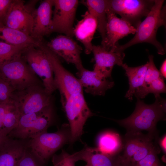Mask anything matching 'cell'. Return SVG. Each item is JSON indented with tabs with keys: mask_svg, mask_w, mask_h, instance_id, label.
Segmentation results:
<instances>
[{
	"mask_svg": "<svg viewBox=\"0 0 166 166\" xmlns=\"http://www.w3.org/2000/svg\"><path fill=\"white\" fill-rule=\"evenodd\" d=\"M155 97V102L151 105L146 104L137 98L132 114L125 119L115 121L125 128L127 132L146 131L149 133L157 132L156 125L158 122L165 120L166 100L160 96Z\"/></svg>",
	"mask_w": 166,
	"mask_h": 166,
	"instance_id": "obj_1",
	"label": "cell"
},
{
	"mask_svg": "<svg viewBox=\"0 0 166 166\" xmlns=\"http://www.w3.org/2000/svg\"><path fill=\"white\" fill-rule=\"evenodd\" d=\"M37 1L27 3L22 0H13L4 25L31 36L33 28V12Z\"/></svg>",
	"mask_w": 166,
	"mask_h": 166,
	"instance_id": "obj_12",
	"label": "cell"
},
{
	"mask_svg": "<svg viewBox=\"0 0 166 166\" xmlns=\"http://www.w3.org/2000/svg\"><path fill=\"white\" fill-rule=\"evenodd\" d=\"M26 140H10L0 150V166H17L28 148Z\"/></svg>",
	"mask_w": 166,
	"mask_h": 166,
	"instance_id": "obj_20",
	"label": "cell"
},
{
	"mask_svg": "<svg viewBox=\"0 0 166 166\" xmlns=\"http://www.w3.org/2000/svg\"><path fill=\"white\" fill-rule=\"evenodd\" d=\"M20 116L12 100L0 104V132L8 136L17 126Z\"/></svg>",
	"mask_w": 166,
	"mask_h": 166,
	"instance_id": "obj_22",
	"label": "cell"
},
{
	"mask_svg": "<svg viewBox=\"0 0 166 166\" xmlns=\"http://www.w3.org/2000/svg\"><path fill=\"white\" fill-rule=\"evenodd\" d=\"M77 71L78 78L87 93L93 95L103 96L106 91L114 85L113 81L109 80L93 70L87 69L83 66Z\"/></svg>",
	"mask_w": 166,
	"mask_h": 166,
	"instance_id": "obj_18",
	"label": "cell"
},
{
	"mask_svg": "<svg viewBox=\"0 0 166 166\" xmlns=\"http://www.w3.org/2000/svg\"><path fill=\"white\" fill-rule=\"evenodd\" d=\"M166 135H164L163 137L160 139H159L158 143L159 144L160 148L164 153L166 154Z\"/></svg>",
	"mask_w": 166,
	"mask_h": 166,
	"instance_id": "obj_37",
	"label": "cell"
},
{
	"mask_svg": "<svg viewBox=\"0 0 166 166\" xmlns=\"http://www.w3.org/2000/svg\"><path fill=\"white\" fill-rule=\"evenodd\" d=\"M148 65V62L144 65L136 67H129L126 63L123 64L121 66L125 70L129 84V89L125 97L130 101L132 100L136 90L143 84Z\"/></svg>",
	"mask_w": 166,
	"mask_h": 166,
	"instance_id": "obj_26",
	"label": "cell"
},
{
	"mask_svg": "<svg viewBox=\"0 0 166 166\" xmlns=\"http://www.w3.org/2000/svg\"><path fill=\"white\" fill-rule=\"evenodd\" d=\"M53 166H75L76 162L70 155L64 150L59 154L52 156Z\"/></svg>",
	"mask_w": 166,
	"mask_h": 166,
	"instance_id": "obj_30",
	"label": "cell"
},
{
	"mask_svg": "<svg viewBox=\"0 0 166 166\" xmlns=\"http://www.w3.org/2000/svg\"><path fill=\"white\" fill-rule=\"evenodd\" d=\"M160 150L153 151L136 163V166H164L160 161L157 155Z\"/></svg>",
	"mask_w": 166,
	"mask_h": 166,
	"instance_id": "obj_32",
	"label": "cell"
},
{
	"mask_svg": "<svg viewBox=\"0 0 166 166\" xmlns=\"http://www.w3.org/2000/svg\"><path fill=\"white\" fill-rule=\"evenodd\" d=\"M40 47L44 51L51 63L55 86L60 93L61 102L73 94L83 93V88L78 78L63 67L58 56L46 47L44 42Z\"/></svg>",
	"mask_w": 166,
	"mask_h": 166,
	"instance_id": "obj_8",
	"label": "cell"
},
{
	"mask_svg": "<svg viewBox=\"0 0 166 166\" xmlns=\"http://www.w3.org/2000/svg\"><path fill=\"white\" fill-rule=\"evenodd\" d=\"M166 85L164 78L161 76L145 87H140L136 90L134 94L137 98H144L149 93L154 94L155 97L160 96V94L165 93Z\"/></svg>",
	"mask_w": 166,
	"mask_h": 166,
	"instance_id": "obj_27",
	"label": "cell"
},
{
	"mask_svg": "<svg viewBox=\"0 0 166 166\" xmlns=\"http://www.w3.org/2000/svg\"><path fill=\"white\" fill-rule=\"evenodd\" d=\"M53 116L52 104L38 112L21 115L17 126L8 136L22 140L33 138L47 132Z\"/></svg>",
	"mask_w": 166,
	"mask_h": 166,
	"instance_id": "obj_4",
	"label": "cell"
},
{
	"mask_svg": "<svg viewBox=\"0 0 166 166\" xmlns=\"http://www.w3.org/2000/svg\"><path fill=\"white\" fill-rule=\"evenodd\" d=\"M0 41L14 45H27L39 47L42 42L18 30L0 25Z\"/></svg>",
	"mask_w": 166,
	"mask_h": 166,
	"instance_id": "obj_25",
	"label": "cell"
},
{
	"mask_svg": "<svg viewBox=\"0 0 166 166\" xmlns=\"http://www.w3.org/2000/svg\"><path fill=\"white\" fill-rule=\"evenodd\" d=\"M85 166H90V165L89 164H87Z\"/></svg>",
	"mask_w": 166,
	"mask_h": 166,
	"instance_id": "obj_39",
	"label": "cell"
},
{
	"mask_svg": "<svg viewBox=\"0 0 166 166\" xmlns=\"http://www.w3.org/2000/svg\"><path fill=\"white\" fill-rule=\"evenodd\" d=\"M149 61L145 73L144 81L143 85L145 87L153 81L162 76L159 71L157 69L153 61V56L149 55Z\"/></svg>",
	"mask_w": 166,
	"mask_h": 166,
	"instance_id": "obj_29",
	"label": "cell"
},
{
	"mask_svg": "<svg viewBox=\"0 0 166 166\" xmlns=\"http://www.w3.org/2000/svg\"><path fill=\"white\" fill-rule=\"evenodd\" d=\"M30 46L32 45H14L0 41V64L10 60L22 53Z\"/></svg>",
	"mask_w": 166,
	"mask_h": 166,
	"instance_id": "obj_28",
	"label": "cell"
},
{
	"mask_svg": "<svg viewBox=\"0 0 166 166\" xmlns=\"http://www.w3.org/2000/svg\"><path fill=\"white\" fill-rule=\"evenodd\" d=\"M158 132L144 134L141 132H126L123 141L122 157L134 164L150 153L160 150L158 145Z\"/></svg>",
	"mask_w": 166,
	"mask_h": 166,
	"instance_id": "obj_5",
	"label": "cell"
},
{
	"mask_svg": "<svg viewBox=\"0 0 166 166\" xmlns=\"http://www.w3.org/2000/svg\"><path fill=\"white\" fill-rule=\"evenodd\" d=\"M107 23L105 48L113 51L118 41L129 34H135L136 29L117 15L106 10Z\"/></svg>",
	"mask_w": 166,
	"mask_h": 166,
	"instance_id": "obj_16",
	"label": "cell"
},
{
	"mask_svg": "<svg viewBox=\"0 0 166 166\" xmlns=\"http://www.w3.org/2000/svg\"><path fill=\"white\" fill-rule=\"evenodd\" d=\"M85 3L88 10L97 21V29L102 38L101 45L105 48L107 23V0H87Z\"/></svg>",
	"mask_w": 166,
	"mask_h": 166,
	"instance_id": "obj_23",
	"label": "cell"
},
{
	"mask_svg": "<svg viewBox=\"0 0 166 166\" xmlns=\"http://www.w3.org/2000/svg\"><path fill=\"white\" fill-rule=\"evenodd\" d=\"M13 0H0V25L4 23Z\"/></svg>",
	"mask_w": 166,
	"mask_h": 166,
	"instance_id": "obj_34",
	"label": "cell"
},
{
	"mask_svg": "<svg viewBox=\"0 0 166 166\" xmlns=\"http://www.w3.org/2000/svg\"><path fill=\"white\" fill-rule=\"evenodd\" d=\"M27 148L18 161L17 166H44Z\"/></svg>",
	"mask_w": 166,
	"mask_h": 166,
	"instance_id": "obj_31",
	"label": "cell"
},
{
	"mask_svg": "<svg viewBox=\"0 0 166 166\" xmlns=\"http://www.w3.org/2000/svg\"><path fill=\"white\" fill-rule=\"evenodd\" d=\"M11 99L21 116L38 112L52 104V95L47 93L43 85H41L14 92Z\"/></svg>",
	"mask_w": 166,
	"mask_h": 166,
	"instance_id": "obj_9",
	"label": "cell"
},
{
	"mask_svg": "<svg viewBox=\"0 0 166 166\" xmlns=\"http://www.w3.org/2000/svg\"><path fill=\"white\" fill-rule=\"evenodd\" d=\"M61 103L69 123L70 142H73L81 137L86 121L93 113L82 93L73 94Z\"/></svg>",
	"mask_w": 166,
	"mask_h": 166,
	"instance_id": "obj_7",
	"label": "cell"
},
{
	"mask_svg": "<svg viewBox=\"0 0 166 166\" xmlns=\"http://www.w3.org/2000/svg\"><path fill=\"white\" fill-rule=\"evenodd\" d=\"M22 56L35 74L41 79L47 93L52 95L56 89L52 67L44 51L40 47L32 45L22 53Z\"/></svg>",
	"mask_w": 166,
	"mask_h": 166,
	"instance_id": "obj_11",
	"label": "cell"
},
{
	"mask_svg": "<svg viewBox=\"0 0 166 166\" xmlns=\"http://www.w3.org/2000/svg\"><path fill=\"white\" fill-rule=\"evenodd\" d=\"M0 79L9 84L14 92L31 86L43 85L22 56V53L0 64Z\"/></svg>",
	"mask_w": 166,
	"mask_h": 166,
	"instance_id": "obj_3",
	"label": "cell"
},
{
	"mask_svg": "<svg viewBox=\"0 0 166 166\" xmlns=\"http://www.w3.org/2000/svg\"><path fill=\"white\" fill-rule=\"evenodd\" d=\"M51 32L74 36L73 25L78 4L77 0H53Z\"/></svg>",
	"mask_w": 166,
	"mask_h": 166,
	"instance_id": "obj_13",
	"label": "cell"
},
{
	"mask_svg": "<svg viewBox=\"0 0 166 166\" xmlns=\"http://www.w3.org/2000/svg\"><path fill=\"white\" fill-rule=\"evenodd\" d=\"M14 92L9 84L0 79V104L11 100Z\"/></svg>",
	"mask_w": 166,
	"mask_h": 166,
	"instance_id": "obj_33",
	"label": "cell"
},
{
	"mask_svg": "<svg viewBox=\"0 0 166 166\" xmlns=\"http://www.w3.org/2000/svg\"><path fill=\"white\" fill-rule=\"evenodd\" d=\"M95 64L93 71L102 76L110 77L112 69L116 65L121 66L125 53L108 50L101 45H93L92 52Z\"/></svg>",
	"mask_w": 166,
	"mask_h": 166,
	"instance_id": "obj_15",
	"label": "cell"
},
{
	"mask_svg": "<svg viewBox=\"0 0 166 166\" xmlns=\"http://www.w3.org/2000/svg\"><path fill=\"white\" fill-rule=\"evenodd\" d=\"M154 0H107L106 10L120 15L136 29L142 18L148 15Z\"/></svg>",
	"mask_w": 166,
	"mask_h": 166,
	"instance_id": "obj_10",
	"label": "cell"
},
{
	"mask_svg": "<svg viewBox=\"0 0 166 166\" xmlns=\"http://www.w3.org/2000/svg\"><path fill=\"white\" fill-rule=\"evenodd\" d=\"M82 16V19L77 22L73 29V34L83 45L85 53L88 54L92 52V41L97 28V23L94 17L88 10Z\"/></svg>",
	"mask_w": 166,
	"mask_h": 166,
	"instance_id": "obj_19",
	"label": "cell"
},
{
	"mask_svg": "<svg viewBox=\"0 0 166 166\" xmlns=\"http://www.w3.org/2000/svg\"><path fill=\"white\" fill-rule=\"evenodd\" d=\"M45 44L57 56L61 57L68 63L74 64L77 70L83 66L80 56L82 47L72 37L59 35Z\"/></svg>",
	"mask_w": 166,
	"mask_h": 166,
	"instance_id": "obj_14",
	"label": "cell"
},
{
	"mask_svg": "<svg viewBox=\"0 0 166 166\" xmlns=\"http://www.w3.org/2000/svg\"><path fill=\"white\" fill-rule=\"evenodd\" d=\"M162 76L164 78H166V60L165 59L163 61L160 66L159 71Z\"/></svg>",
	"mask_w": 166,
	"mask_h": 166,
	"instance_id": "obj_38",
	"label": "cell"
},
{
	"mask_svg": "<svg viewBox=\"0 0 166 166\" xmlns=\"http://www.w3.org/2000/svg\"><path fill=\"white\" fill-rule=\"evenodd\" d=\"M71 155L76 162L79 160H83L90 166H115L116 156L107 155L100 151L97 148L85 147Z\"/></svg>",
	"mask_w": 166,
	"mask_h": 166,
	"instance_id": "obj_21",
	"label": "cell"
},
{
	"mask_svg": "<svg viewBox=\"0 0 166 166\" xmlns=\"http://www.w3.org/2000/svg\"><path fill=\"white\" fill-rule=\"evenodd\" d=\"M115 166H136V164L125 160L120 154L115 156Z\"/></svg>",
	"mask_w": 166,
	"mask_h": 166,
	"instance_id": "obj_35",
	"label": "cell"
},
{
	"mask_svg": "<svg viewBox=\"0 0 166 166\" xmlns=\"http://www.w3.org/2000/svg\"><path fill=\"white\" fill-rule=\"evenodd\" d=\"M53 6V0L42 1L33 12L34 24L31 36L40 42L44 36L51 33Z\"/></svg>",
	"mask_w": 166,
	"mask_h": 166,
	"instance_id": "obj_17",
	"label": "cell"
},
{
	"mask_svg": "<svg viewBox=\"0 0 166 166\" xmlns=\"http://www.w3.org/2000/svg\"><path fill=\"white\" fill-rule=\"evenodd\" d=\"M97 148L107 155L115 156L120 154L123 148V141L117 133L108 131L101 133L97 140Z\"/></svg>",
	"mask_w": 166,
	"mask_h": 166,
	"instance_id": "obj_24",
	"label": "cell"
},
{
	"mask_svg": "<svg viewBox=\"0 0 166 166\" xmlns=\"http://www.w3.org/2000/svg\"><path fill=\"white\" fill-rule=\"evenodd\" d=\"M10 139L8 136L4 135L0 132V150L4 147Z\"/></svg>",
	"mask_w": 166,
	"mask_h": 166,
	"instance_id": "obj_36",
	"label": "cell"
},
{
	"mask_svg": "<svg viewBox=\"0 0 166 166\" xmlns=\"http://www.w3.org/2000/svg\"><path fill=\"white\" fill-rule=\"evenodd\" d=\"M164 2V0H154L150 12L137 27L134 36L123 45H120L117 43L114 52H123L134 45L148 43L155 47L159 54H164L165 49L156 38L158 28L162 26L166 27V7L163 6Z\"/></svg>",
	"mask_w": 166,
	"mask_h": 166,
	"instance_id": "obj_2",
	"label": "cell"
},
{
	"mask_svg": "<svg viewBox=\"0 0 166 166\" xmlns=\"http://www.w3.org/2000/svg\"><path fill=\"white\" fill-rule=\"evenodd\" d=\"M70 133L64 127L53 133L45 132L28 142L31 152L44 164L54 153L64 145L70 141Z\"/></svg>",
	"mask_w": 166,
	"mask_h": 166,
	"instance_id": "obj_6",
	"label": "cell"
}]
</instances>
